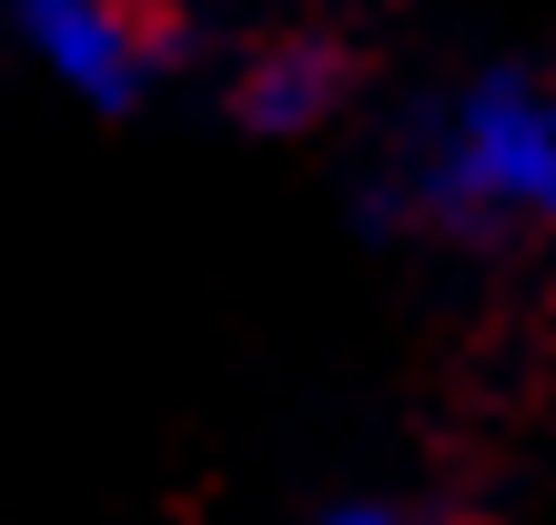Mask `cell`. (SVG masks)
Returning a JSON list of instances; mask_svg holds the SVG:
<instances>
[{
	"label": "cell",
	"mask_w": 556,
	"mask_h": 525,
	"mask_svg": "<svg viewBox=\"0 0 556 525\" xmlns=\"http://www.w3.org/2000/svg\"><path fill=\"white\" fill-rule=\"evenodd\" d=\"M375 222L445 243H527L556 233V72L485 61L425 102L365 192Z\"/></svg>",
	"instance_id": "1"
},
{
	"label": "cell",
	"mask_w": 556,
	"mask_h": 525,
	"mask_svg": "<svg viewBox=\"0 0 556 525\" xmlns=\"http://www.w3.org/2000/svg\"><path fill=\"white\" fill-rule=\"evenodd\" d=\"M334 102H344V51H324V41H274L233 72V112L253 131H274V142L314 131Z\"/></svg>",
	"instance_id": "3"
},
{
	"label": "cell",
	"mask_w": 556,
	"mask_h": 525,
	"mask_svg": "<svg viewBox=\"0 0 556 525\" xmlns=\"http://www.w3.org/2000/svg\"><path fill=\"white\" fill-rule=\"evenodd\" d=\"M324 525H415V515H395V505H334Z\"/></svg>",
	"instance_id": "4"
},
{
	"label": "cell",
	"mask_w": 556,
	"mask_h": 525,
	"mask_svg": "<svg viewBox=\"0 0 556 525\" xmlns=\"http://www.w3.org/2000/svg\"><path fill=\"white\" fill-rule=\"evenodd\" d=\"M21 41L91 112H132L142 81L162 72V51H173L142 0H21Z\"/></svg>",
	"instance_id": "2"
}]
</instances>
